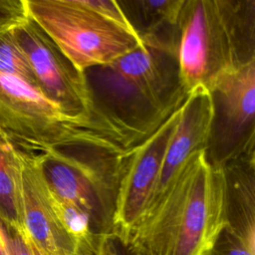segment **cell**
I'll list each match as a JSON object with an SVG mask.
<instances>
[{
  "instance_id": "1",
  "label": "cell",
  "mask_w": 255,
  "mask_h": 255,
  "mask_svg": "<svg viewBox=\"0 0 255 255\" xmlns=\"http://www.w3.org/2000/svg\"><path fill=\"white\" fill-rule=\"evenodd\" d=\"M227 213L225 169L201 149L121 244L128 255H206L226 227Z\"/></svg>"
},
{
  "instance_id": "2",
  "label": "cell",
  "mask_w": 255,
  "mask_h": 255,
  "mask_svg": "<svg viewBox=\"0 0 255 255\" xmlns=\"http://www.w3.org/2000/svg\"><path fill=\"white\" fill-rule=\"evenodd\" d=\"M175 59L186 94L254 60L255 0H185Z\"/></svg>"
},
{
  "instance_id": "3",
  "label": "cell",
  "mask_w": 255,
  "mask_h": 255,
  "mask_svg": "<svg viewBox=\"0 0 255 255\" xmlns=\"http://www.w3.org/2000/svg\"><path fill=\"white\" fill-rule=\"evenodd\" d=\"M0 133L30 152L78 147L122 155L128 145L127 134L111 121L70 115L33 86L3 73Z\"/></svg>"
},
{
  "instance_id": "4",
  "label": "cell",
  "mask_w": 255,
  "mask_h": 255,
  "mask_svg": "<svg viewBox=\"0 0 255 255\" xmlns=\"http://www.w3.org/2000/svg\"><path fill=\"white\" fill-rule=\"evenodd\" d=\"M28 16L81 72L144 46L119 1L25 0Z\"/></svg>"
},
{
  "instance_id": "5",
  "label": "cell",
  "mask_w": 255,
  "mask_h": 255,
  "mask_svg": "<svg viewBox=\"0 0 255 255\" xmlns=\"http://www.w3.org/2000/svg\"><path fill=\"white\" fill-rule=\"evenodd\" d=\"M37 155L48 188L87 212L101 238H114L121 155L78 147L51 148Z\"/></svg>"
},
{
  "instance_id": "6",
  "label": "cell",
  "mask_w": 255,
  "mask_h": 255,
  "mask_svg": "<svg viewBox=\"0 0 255 255\" xmlns=\"http://www.w3.org/2000/svg\"><path fill=\"white\" fill-rule=\"evenodd\" d=\"M214 117L208 160L224 168L254 154L255 143V59L218 80L210 91Z\"/></svg>"
},
{
  "instance_id": "7",
  "label": "cell",
  "mask_w": 255,
  "mask_h": 255,
  "mask_svg": "<svg viewBox=\"0 0 255 255\" xmlns=\"http://www.w3.org/2000/svg\"><path fill=\"white\" fill-rule=\"evenodd\" d=\"M12 32L30 63L38 90L46 98L70 115L116 124L96 107L86 73L79 71L29 16Z\"/></svg>"
},
{
  "instance_id": "8",
  "label": "cell",
  "mask_w": 255,
  "mask_h": 255,
  "mask_svg": "<svg viewBox=\"0 0 255 255\" xmlns=\"http://www.w3.org/2000/svg\"><path fill=\"white\" fill-rule=\"evenodd\" d=\"M176 109L154 131L121 155L113 237L123 242L146 210L164 152L179 119Z\"/></svg>"
},
{
  "instance_id": "9",
  "label": "cell",
  "mask_w": 255,
  "mask_h": 255,
  "mask_svg": "<svg viewBox=\"0 0 255 255\" xmlns=\"http://www.w3.org/2000/svg\"><path fill=\"white\" fill-rule=\"evenodd\" d=\"M23 233L43 255H81L56 216L36 152L22 150ZM19 232V231H18Z\"/></svg>"
},
{
  "instance_id": "10",
  "label": "cell",
  "mask_w": 255,
  "mask_h": 255,
  "mask_svg": "<svg viewBox=\"0 0 255 255\" xmlns=\"http://www.w3.org/2000/svg\"><path fill=\"white\" fill-rule=\"evenodd\" d=\"M179 111L178 123L166 146L158 178L146 210L168 189L189 158L198 150L207 149L209 143L214 117L210 92L198 88L188 93Z\"/></svg>"
},
{
  "instance_id": "11",
  "label": "cell",
  "mask_w": 255,
  "mask_h": 255,
  "mask_svg": "<svg viewBox=\"0 0 255 255\" xmlns=\"http://www.w3.org/2000/svg\"><path fill=\"white\" fill-rule=\"evenodd\" d=\"M184 2L136 0L121 1L120 4L128 8V12H124L145 47L175 58Z\"/></svg>"
},
{
  "instance_id": "12",
  "label": "cell",
  "mask_w": 255,
  "mask_h": 255,
  "mask_svg": "<svg viewBox=\"0 0 255 255\" xmlns=\"http://www.w3.org/2000/svg\"><path fill=\"white\" fill-rule=\"evenodd\" d=\"M0 221L23 231L22 149L0 133Z\"/></svg>"
},
{
  "instance_id": "13",
  "label": "cell",
  "mask_w": 255,
  "mask_h": 255,
  "mask_svg": "<svg viewBox=\"0 0 255 255\" xmlns=\"http://www.w3.org/2000/svg\"><path fill=\"white\" fill-rule=\"evenodd\" d=\"M0 73L19 78L38 90L30 63L14 37L12 28L0 31Z\"/></svg>"
},
{
  "instance_id": "14",
  "label": "cell",
  "mask_w": 255,
  "mask_h": 255,
  "mask_svg": "<svg viewBox=\"0 0 255 255\" xmlns=\"http://www.w3.org/2000/svg\"><path fill=\"white\" fill-rule=\"evenodd\" d=\"M206 255H255V245L243 240L226 225Z\"/></svg>"
},
{
  "instance_id": "15",
  "label": "cell",
  "mask_w": 255,
  "mask_h": 255,
  "mask_svg": "<svg viewBox=\"0 0 255 255\" xmlns=\"http://www.w3.org/2000/svg\"><path fill=\"white\" fill-rule=\"evenodd\" d=\"M27 18L25 0H0V31L13 28Z\"/></svg>"
},
{
  "instance_id": "16",
  "label": "cell",
  "mask_w": 255,
  "mask_h": 255,
  "mask_svg": "<svg viewBox=\"0 0 255 255\" xmlns=\"http://www.w3.org/2000/svg\"><path fill=\"white\" fill-rule=\"evenodd\" d=\"M4 227L7 235L8 255H33L24 236L20 232L5 225Z\"/></svg>"
},
{
  "instance_id": "17",
  "label": "cell",
  "mask_w": 255,
  "mask_h": 255,
  "mask_svg": "<svg viewBox=\"0 0 255 255\" xmlns=\"http://www.w3.org/2000/svg\"><path fill=\"white\" fill-rule=\"evenodd\" d=\"M0 255H8L7 253V235L3 223L0 221Z\"/></svg>"
},
{
  "instance_id": "18",
  "label": "cell",
  "mask_w": 255,
  "mask_h": 255,
  "mask_svg": "<svg viewBox=\"0 0 255 255\" xmlns=\"http://www.w3.org/2000/svg\"><path fill=\"white\" fill-rule=\"evenodd\" d=\"M114 238H111V239H109L106 243H105V245L103 246V248L101 249V251H100V253L98 254V255H117L115 252H112L113 250L111 249V241L113 240Z\"/></svg>"
},
{
  "instance_id": "19",
  "label": "cell",
  "mask_w": 255,
  "mask_h": 255,
  "mask_svg": "<svg viewBox=\"0 0 255 255\" xmlns=\"http://www.w3.org/2000/svg\"><path fill=\"white\" fill-rule=\"evenodd\" d=\"M23 236H24V238H25V240H26V242H27V244H28V246L30 247V250H31V252H32V254L33 255H43L35 246H34V244L23 234V233H21Z\"/></svg>"
}]
</instances>
